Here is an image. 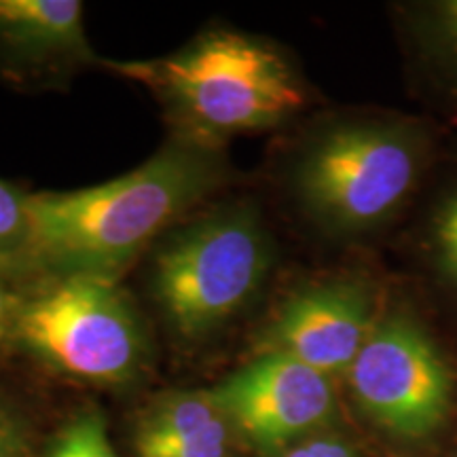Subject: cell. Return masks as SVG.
Segmentation results:
<instances>
[{
    "instance_id": "cell-17",
    "label": "cell",
    "mask_w": 457,
    "mask_h": 457,
    "mask_svg": "<svg viewBox=\"0 0 457 457\" xmlns=\"http://www.w3.org/2000/svg\"><path fill=\"white\" fill-rule=\"evenodd\" d=\"M9 279V276H4V273L0 271V343L4 339H11V328H13L15 316L17 295L11 293Z\"/></svg>"
},
{
    "instance_id": "cell-6",
    "label": "cell",
    "mask_w": 457,
    "mask_h": 457,
    "mask_svg": "<svg viewBox=\"0 0 457 457\" xmlns=\"http://www.w3.org/2000/svg\"><path fill=\"white\" fill-rule=\"evenodd\" d=\"M364 415L403 441H424L447 421L451 377L430 335L404 312L379 318L347 370Z\"/></svg>"
},
{
    "instance_id": "cell-14",
    "label": "cell",
    "mask_w": 457,
    "mask_h": 457,
    "mask_svg": "<svg viewBox=\"0 0 457 457\" xmlns=\"http://www.w3.org/2000/svg\"><path fill=\"white\" fill-rule=\"evenodd\" d=\"M0 457H32L30 421L7 396H0Z\"/></svg>"
},
{
    "instance_id": "cell-1",
    "label": "cell",
    "mask_w": 457,
    "mask_h": 457,
    "mask_svg": "<svg viewBox=\"0 0 457 457\" xmlns=\"http://www.w3.org/2000/svg\"><path fill=\"white\" fill-rule=\"evenodd\" d=\"M233 176L225 146L171 134L155 155L119 179L79 191L32 193L28 278L119 279Z\"/></svg>"
},
{
    "instance_id": "cell-5",
    "label": "cell",
    "mask_w": 457,
    "mask_h": 457,
    "mask_svg": "<svg viewBox=\"0 0 457 457\" xmlns=\"http://www.w3.org/2000/svg\"><path fill=\"white\" fill-rule=\"evenodd\" d=\"M421 145L403 125H330L303 148L293 188L305 214L333 236H362L384 225L413 191Z\"/></svg>"
},
{
    "instance_id": "cell-11",
    "label": "cell",
    "mask_w": 457,
    "mask_h": 457,
    "mask_svg": "<svg viewBox=\"0 0 457 457\" xmlns=\"http://www.w3.org/2000/svg\"><path fill=\"white\" fill-rule=\"evenodd\" d=\"M30 236L28 195L0 180V271L4 276H30Z\"/></svg>"
},
{
    "instance_id": "cell-9",
    "label": "cell",
    "mask_w": 457,
    "mask_h": 457,
    "mask_svg": "<svg viewBox=\"0 0 457 457\" xmlns=\"http://www.w3.org/2000/svg\"><path fill=\"white\" fill-rule=\"evenodd\" d=\"M102 64L77 0H0V77L21 87H62Z\"/></svg>"
},
{
    "instance_id": "cell-2",
    "label": "cell",
    "mask_w": 457,
    "mask_h": 457,
    "mask_svg": "<svg viewBox=\"0 0 457 457\" xmlns=\"http://www.w3.org/2000/svg\"><path fill=\"white\" fill-rule=\"evenodd\" d=\"M155 96L174 134L225 146L228 138L278 128L305 106L299 74L276 45L212 28L153 60H102Z\"/></svg>"
},
{
    "instance_id": "cell-3",
    "label": "cell",
    "mask_w": 457,
    "mask_h": 457,
    "mask_svg": "<svg viewBox=\"0 0 457 457\" xmlns=\"http://www.w3.org/2000/svg\"><path fill=\"white\" fill-rule=\"evenodd\" d=\"M271 267L273 244L259 210L225 204L159 239L153 299L179 339H212L256 299Z\"/></svg>"
},
{
    "instance_id": "cell-7",
    "label": "cell",
    "mask_w": 457,
    "mask_h": 457,
    "mask_svg": "<svg viewBox=\"0 0 457 457\" xmlns=\"http://www.w3.org/2000/svg\"><path fill=\"white\" fill-rule=\"evenodd\" d=\"M239 441L276 457L335 420L330 377L284 353H256L212 390Z\"/></svg>"
},
{
    "instance_id": "cell-16",
    "label": "cell",
    "mask_w": 457,
    "mask_h": 457,
    "mask_svg": "<svg viewBox=\"0 0 457 457\" xmlns=\"http://www.w3.org/2000/svg\"><path fill=\"white\" fill-rule=\"evenodd\" d=\"M276 457H358V453L350 443L341 441V438L313 434Z\"/></svg>"
},
{
    "instance_id": "cell-10",
    "label": "cell",
    "mask_w": 457,
    "mask_h": 457,
    "mask_svg": "<svg viewBox=\"0 0 457 457\" xmlns=\"http://www.w3.org/2000/svg\"><path fill=\"white\" fill-rule=\"evenodd\" d=\"M136 457H236V428L210 390L162 394L134 426Z\"/></svg>"
},
{
    "instance_id": "cell-13",
    "label": "cell",
    "mask_w": 457,
    "mask_h": 457,
    "mask_svg": "<svg viewBox=\"0 0 457 457\" xmlns=\"http://www.w3.org/2000/svg\"><path fill=\"white\" fill-rule=\"evenodd\" d=\"M432 245L441 271L457 284V188L443 199L434 214Z\"/></svg>"
},
{
    "instance_id": "cell-12",
    "label": "cell",
    "mask_w": 457,
    "mask_h": 457,
    "mask_svg": "<svg viewBox=\"0 0 457 457\" xmlns=\"http://www.w3.org/2000/svg\"><path fill=\"white\" fill-rule=\"evenodd\" d=\"M43 457H119L108 436L100 409L89 407L74 413L51 438Z\"/></svg>"
},
{
    "instance_id": "cell-15",
    "label": "cell",
    "mask_w": 457,
    "mask_h": 457,
    "mask_svg": "<svg viewBox=\"0 0 457 457\" xmlns=\"http://www.w3.org/2000/svg\"><path fill=\"white\" fill-rule=\"evenodd\" d=\"M428 32L443 64L457 77V0L434 4L428 13Z\"/></svg>"
},
{
    "instance_id": "cell-8",
    "label": "cell",
    "mask_w": 457,
    "mask_h": 457,
    "mask_svg": "<svg viewBox=\"0 0 457 457\" xmlns=\"http://www.w3.org/2000/svg\"><path fill=\"white\" fill-rule=\"evenodd\" d=\"M377 322L373 286L333 278L290 295L259 330L256 353H284L333 379L347 375Z\"/></svg>"
},
{
    "instance_id": "cell-4",
    "label": "cell",
    "mask_w": 457,
    "mask_h": 457,
    "mask_svg": "<svg viewBox=\"0 0 457 457\" xmlns=\"http://www.w3.org/2000/svg\"><path fill=\"white\" fill-rule=\"evenodd\" d=\"M17 295L11 339L55 373L125 386L148 364L146 327L119 279L38 276Z\"/></svg>"
}]
</instances>
